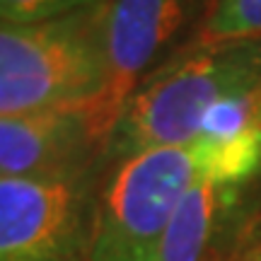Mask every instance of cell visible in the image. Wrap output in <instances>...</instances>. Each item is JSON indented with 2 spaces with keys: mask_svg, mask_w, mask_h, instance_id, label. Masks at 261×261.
Listing matches in <instances>:
<instances>
[{
  "mask_svg": "<svg viewBox=\"0 0 261 261\" xmlns=\"http://www.w3.org/2000/svg\"><path fill=\"white\" fill-rule=\"evenodd\" d=\"M261 83V37L191 39L128 94L109 138V165L140 150L187 145L218 104Z\"/></svg>",
  "mask_w": 261,
  "mask_h": 261,
  "instance_id": "obj_1",
  "label": "cell"
},
{
  "mask_svg": "<svg viewBox=\"0 0 261 261\" xmlns=\"http://www.w3.org/2000/svg\"><path fill=\"white\" fill-rule=\"evenodd\" d=\"M107 94L97 8L39 24L0 19V116L97 107L114 126Z\"/></svg>",
  "mask_w": 261,
  "mask_h": 261,
  "instance_id": "obj_2",
  "label": "cell"
},
{
  "mask_svg": "<svg viewBox=\"0 0 261 261\" xmlns=\"http://www.w3.org/2000/svg\"><path fill=\"white\" fill-rule=\"evenodd\" d=\"M208 179V143L140 150L109 165L90 261H152L179 201Z\"/></svg>",
  "mask_w": 261,
  "mask_h": 261,
  "instance_id": "obj_3",
  "label": "cell"
},
{
  "mask_svg": "<svg viewBox=\"0 0 261 261\" xmlns=\"http://www.w3.org/2000/svg\"><path fill=\"white\" fill-rule=\"evenodd\" d=\"M107 172L0 177V261H90Z\"/></svg>",
  "mask_w": 261,
  "mask_h": 261,
  "instance_id": "obj_4",
  "label": "cell"
},
{
  "mask_svg": "<svg viewBox=\"0 0 261 261\" xmlns=\"http://www.w3.org/2000/svg\"><path fill=\"white\" fill-rule=\"evenodd\" d=\"M208 0H104L97 5L109 63L107 114H116L128 94L174 51Z\"/></svg>",
  "mask_w": 261,
  "mask_h": 261,
  "instance_id": "obj_5",
  "label": "cell"
},
{
  "mask_svg": "<svg viewBox=\"0 0 261 261\" xmlns=\"http://www.w3.org/2000/svg\"><path fill=\"white\" fill-rule=\"evenodd\" d=\"M261 220V174L249 181L201 179L179 201L152 261H242Z\"/></svg>",
  "mask_w": 261,
  "mask_h": 261,
  "instance_id": "obj_6",
  "label": "cell"
},
{
  "mask_svg": "<svg viewBox=\"0 0 261 261\" xmlns=\"http://www.w3.org/2000/svg\"><path fill=\"white\" fill-rule=\"evenodd\" d=\"M109 130L97 107L0 116V177H56L109 162Z\"/></svg>",
  "mask_w": 261,
  "mask_h": 261,
  "instance_id": "obj_7",
  "label": "cell"
},
{
  "mask_svg": "<svg viewBox=\"0 0 261 261\" xmlns=\"http://www.w3.org/2000/svg\"><path fill=\"white\" fill-rule=\"evenodd\" d=\"M234 37H261V0H215L196 39L215 41Z\"/></svg>",
  "mask_w": 261,
  "mask_h": 261,
  "instance_id": "obj_8",
  "label": "cell"
},
{
  "mask_svg": "<svg viewBox=\"0 0 261 261\" xmlns=\"http://www.w3.org/2000/svg\"><path fill=\"white\" fill-rule=\"evenodd\" d=\"M102 3L104 0H0V19L15 24H39L70 17Z\"/></svg>",
  "mask_w": 261,
  "mask_h": 261,
  "instance_id": "obj_9",
  "label": "cell"
},
{
  "mask_svg": "<svg viewBox=\"0 0 261 261\" xmlns=\"http://www.w3.org/2000/svg\"><path fill=\"white\" fill-rule=\"evenodd\" d=\"M256 256H261V220H259V225L254 227L252 240H249V244H247V252H244V259L242 261L256 259Z\"/></svg>",
  "mask_w": 261,
  "mask_h": 261,
  "instance_id": "obj_10",
  "label": "cell"
},
{
  "mask_svg": "<svg viewBox=\"0 0 261 261\" xmlns=\"http://www.w3.org/2000/svg\"><path fill=\"white\" fill-rule=\"evenodd\" d=\"M249 261H261V256H256V259H249Z\"/></svg>",
  "mask_w": 261,
  "mask_h": 261,
  "instance_id": "obj_11",
  "label": "cell"
}]
</instances>
